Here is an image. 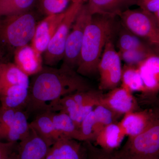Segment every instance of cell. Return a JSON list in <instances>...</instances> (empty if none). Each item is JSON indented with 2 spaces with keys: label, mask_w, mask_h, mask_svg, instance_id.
Here are the masks:
<instances>
[{
  "label": "cell",
  "mask_w": 159,
  "mask_h": 159,
  "mask_svg": "<svg viewBox=\"0 0 159 159\" xmlns=\"http://www.w3.org/2000/svg\"><path fill=\"white\" fill-rule=\"evenodd\" d=\"M91 89L82 76L64 63L60 68L43 67L30 83L25 107L29 112L39 113L47 110V102L76 92Z\"/></svg>",
  "instance_id": "cell-1"
},
{
  "label": "cell",
  "mask_w": 159,
  "mask_h": 159,
  "mask_svg": "<svg viewBox=\"0 0 159 159\" xmlns=\"http://www.w3.org/2000/svg\"><path fill=\"white\" fill-rule=\"evenodd\" d=\"M115 18L100 14L91 16L86 27L76 70L81 76L98 74V64L104 47L115 31Z\"/></svg>",
  "instance_id": "cell-2"
},
{
  "label": "cell",
  "mask_w": 159,
  "mask_h": 159,
  "mask_svg": "<svg viewBox=\"0 0 159 159\" xmlns=\"http://www.w3.org/2000/svg\"><path fill=\"white\" fill-rule=\"evenodd\" d=\"M36 26L35 16L29 11L0 16V58L5 62L17 49L31 42Z\"/></svg>",
  "instance_id": "cell-3"
},
{
  "label": "cell",
  "mask_w": 159,
  "mask_h": 159,
  "mask_svg": "<svg viewBox=\"0 0 159 159\" xmlns=\"http://www.w3.org/2000/svg\"><path fill=\"white\" fill-rule=\"evenodd\" d=\"M120 153L134 159H159V109L145 130L128 138Z\"/></svg>",
  "instance_id": "cell-4"
},
{
  "label": "cell",
  "mask_w": 159,
  "mask_h": 159,
  "mask_svg": "<svg viewBox=\"0 0 159 159\" xmlns=\"http://www.w3.org/2000/svg\"><path fill=\"white\" fill-rule=\"evenodd\" d=\"M123 27L159 53V24L154 15L139 8L119 16Z\"/></svg>",
  "instance_id": "cell-5"
},
{
  "label": "cell",
  "mask_w": 159,
  "mask_h": 159,
  "mask_svg": "<svg viewBox=\"0 0 159 159\" xmlns=\"http://www.w3.org/2000/svg\"><path fill=\"white\" fill-rule=\"evenodd\" d=\"M84 4L80 0H74L65 11L63 18L44 53V61L47 65H55L63 59L69 33Z\"/></svg>",
  "instance_id": "cell-6"
},
{
  "label": "cell",
  "mask_w": 159,
  "mask_h": 159,
  "mask_svg": "<svg viewBox=\"0 0 159 159\" xmlns=\"http://www.w3.org/2000/svg\"><path fill=\"white\" fill-rule=\"evenodd\" d=\"M122 70V60L111 38L106 44L98 64L99 90L109 91L119 87Z\"/></svg>",
  "instance_id": "cell-7"
},
{
  "label": "cell",
  "mask_w": 159,
  "mask_h": 159,
  "mask_svg": "<svg viewBox=\"0 0 159 159\" xmlns=\"http://www.w3.org/2000/svg\"><path fill=\"white\" fill-rule=\"evenodd\" d=\"M91 16L85 4H84L69 33L63 59L64 63L72 68H77L86 27Z\"/></svg>",
  "instance_id": "cell-8"
},
{
  "label": "cell",
  "mask_w": 159,
  "mask_h": 159,
  "mask_svg": "<svg viewBox=\"0 0 159 159\" xmlns=\"http://www.w3.org/2000/svg\"><path fill=\"white\" fill-rule=\"evenodd\" d=\"M137 66L145 89L142 97L147 100H155L159 93V53L150 54Z\"/></svg>",
  "instance_id": "cell-9"
},
{
  "label": "cell",
  "mask_w": 159,
  "mask_h": 159,
  "mask_svg": "<svg viewBox=\"0 0 159 159\" xmlns=\"http://www.w3.org/2000/svg\"><path fill=\"white\" fill-rule=\"evenodd\" d=\"M99 102L122 116L140 110L139 102L133 93L121 86L103 93Z\"/></svg>",
  "instance_id": "cell-10"
},
{
  "label": "cell",
  "mask_w": 159,
  "mask_h": 159,
  "mask_svg": "<svg viewBox=\"0 0 159 159\" xmlns=\"http://www.w3.org/2000/svg\"><path fill=\"white\" fill-rule=\"evenodd\" d=\"M52 145L30 127L28 135L17 145L18 159H46Z\"/></svg>",
  "instance_id": "cell-11"
},
{
  "label": "cell",
  "mask_w": 159,
  "mask_h": 159,
  "mask_svg": "<svg viewBox=\"0 0 159 159\" xmlns=\"http://www.w3.org/2000/svg\"><path fill=\"white\" fill-rule=\"evenodd\" d=\"M65 11L60 14L48 16L36 26L31 45L40 54L44 53L47 50L64 16Z\"/></svg>",
  "instance_id": "cell-12"
},
{
  "label": "cell",
  "mask_w": 159,
  "mask_h": 159,
  "mask_svg": "<svg viewBox=\"0 0 159 159\" xmlns=\"http://www.w3.org/2000/svg\"><path fill=\"white\" fill-rule=\"evenodd\" d=\"M157 107L144 110L131 112L125 114L119 121L125 136H136L145 130L153 120L156 113Z\"/></svg>",
  "instance_id": "cell-13"
},
{
  "label": "cell",
  "mask_w": 159,
  "mask_h": 159,
  "mask_svg": "<svg viewBox=\"0 0 159 159\" xmlns=\"http://www.w3.org/2000/svg\"><path fill=\"white\" fill-rule=\"evenodd\" d=\"M84 142L75 139H59L51 146L46 159H87Z\"/></svg>",
  "instance_id": "cell-14"
},
{
  "label": "cell",
  "mask_w": 159,
  "mask_h": 159,
  "mask_svg": "<svg viewBox=\"0 0 159 159\" xmlns=\"http://www.w3.org/2000/svg\"><path fill=\"white\" fill-rule=\"evenodd\" d=\"M136 5V0H88L85 4L91 15L100 14L112 17L119 16Z\"/></svg>",
  "instance_id": "cell-15"
},
{
  "label": "cell",
  "mask_w": 159,
  "mask_h": 159,
  "mask_svg": "<svg viewBox=\"0 0 159 159\" xmlns=\"http://www.w3.org/2000/svg\"><path fill=\"white\" fill-rule=\"evenodd\" d=\"M14 58L15 64L29 77L37 74L43 67L41 54L29 44L17 49Z\"/></svg>",
  "instance_id": "cell-16"
},
{
  "label": "cell",
  "mask_w": 159,
  "mask_h": 159,
  "mask_svg": "<svg viewBox=\"0 0 159 159\" xmlns=\"http://www.w3.org/2000/svg\"><path fill=\"white\" fill-rule=\"evenodd\" d=\"M125 136L119 122H115L106 125L99 131L94 144L106 150L113 151L118 150Z\"/></svg>",
  "instance_id": "cell-17"
},
{
  "label": "cell",
  "mask_w": 159,
  "mask_h": 159,
  "mask_svg": "<svg viewBox=\"0 0 159 159\" xmlns=\"http://www.w3.org/2000/svg\"><path fill=\"white\" fill-rule=\"evenodd\" d=\"M29 88L21 85H12L0 88L1 107L5 108L21 109L25 107Z\"/></svg>",
  "instance_id": "cell-18"
},
{
  "label": "cell",
  "mask_w": 159,
  "mask_h": 159,
  "mask_svg": "<svg viewBox=\"0 0 159 159\" xmlns=\"http://www.w3.org/2000/svg\"><path fill=\"white\" fill-rule=\"evenodd\" d=\"M51 114L54 128L59 139H72L79 141V127L67 114L61 111H51Z\"/></svg>",
  "instance_id": "cell-19"
},
{
  "label": "cell",
  "mask_w": 159,
  "mask_h": 159,
  "mask_svg": "<svg viewBox=\"0 0 159 159\" xmlns=\"http://www.w3.org/2000/svg\"><path fill=\"white\" fill-rule=\"evenodd\" d=\"M30 126L37 134L52 145L59 138L54 128L51 111L46 110L38 113Z\"/></svg>",
  "instance_id": "cell-20"
},
{
  "label": "cell",
  "mask_w": 159,
  "mask_h": 159,
  "mask_svg": "<svg viewBox=\"0 0 159 159\" xmlns=\"http://www.w3.org/2000/svg\"><path fill=\"white\" fill-rule=\"evenodd\" d=\"M21 85L29 89V77L15 64L4 62L0 69V88L12 85Z\"/></svg>",
  "instance_id": "cell-21"
},
{
  "label": "cell",
  "mask_w": 159,
  "mask_h": 159,
  "mask_svg": "<svg viewBox=\"0 0 159 159\" xmlns=\"http://www.w3.org/2000/svg\"><path fill=\"white\" fill-rule=\"evenodd\" d=\"M30 130L26 114L22 109L16 111L13 122L6 135V142H17L25 139Z\"/></svg>",
  "instance_id": "cell-22"
},
{
  "label": "cell",
  "mask_w": 159,
  "mask_h": 159,
  "mask_svg": "<svg viewBox=\"0 0 159 159\" xmlns=\"http://www.w3.org/2000/svg\"><path fill=\"white\" fill-rule=\"evenodd\" d=\"M121 86L130 91L144 93V84L137 66L124 64L122 67Z\"/></svg>",
  "instance_id": "cell-23"
},
{
  "label": "cell",
  "mask_w": 159,
  "mask_h": 159,
  "mask_svg": "<svg viewBox=\"0 0 159 159\" xmlns=\"http://www.w3.org/2000/svg\"><path fill=\"white\" fill-rule=\"evenodd\" d=\"M124 28L119 33L117 44L118 51L137 49H154L140 38Z\"/></svg>",
  "instance_id": "cell-24"
},
{
  "label": "cell",
  "mask_w": 159,
  "mask_h": 159,
  "mask_svg": "<svg viewBox=\"0 0 159 159\" xmlns=\"http://www.w3.org/2000/svg\"><path fill=\"white\" fill-rule=\"evenodd\" d=\"M36 0H3L0 2V16L29 11Z\"/></svg>",
  "instance_id": "cell-25"
},
{
  "label": "cell",
  "mask_w": 159,
  "mask_h": 159,
  "mask_svg": "<svg viewBox=\"0 0 159 159\" xmlns=\"http://www.w3.org/2000/svg\"><path fill=\"white\" fill-rule=\"evenodd\" d=\"M93 111L83 120L79 127V141L94 142L100 131Z\"/></svg>",
  "instance_id": "cell-26"
},
{
  "label": "cell",
  "mask_w": 159,
  "mask_h": 159,
  "mask_svg": "<svg viewBox=\"0 0 159 159\" xmlns=\"http://www.w3.org/2000/svg\"><path fill=\"white\" fill-rule=\"evenodd\" d=\"M93 111L100 130L106 125L119 122L118 120L123 116L99 101L94 108Z\"/></svg>",
  "instance_id": "cell-27"
},
{
  "label": "cell",
  "mask_w": 159,
  "mask_h": 159,
  "mask_svg": "<svg viewBox=\"0 0 159 159\" xmlns=\"http://www.w3.org/2000/svg\"><path fill=\"white\" fill-rule=\"evenodd\" d=\"M40 10L47 16L66 11L74 0H37Z\"/></svg>",
  "instance_id": "cell-28"
},
{
  "label": "cell",
  "mask_w": 159,
  "mask_h": 159,
  "mask_svg": "<svg viewBox=\"0 0 159 159\" xmlns=\"http://www.w3.org/2000/svg\"><path fill=\"white\" fill-rule=\"evenodd\" d=\"M122 61L125 64L137 66L150 54L158 53L153 49H137L118 51Z\"/></svg>",
  "instance_id": "cell-29"
},
{
  "label": "cell",
  "mask_w": 159,
  "mask_h": 159,
  "mask_svg": "<svg viewBox=\"0 0 159 159\" xmlns=\"http://www.w3.org/2000/svg\"><path fill=\"white\" fill-rule=\"evenodd\" d=\"M84 143L86 148L87 159H121L117 153V150L110 151L98 147L92 142Z\"/></svg>",
  "instance_id": "cell-30"
},
{
  "label": "cell",
  "mask_w": 159,
  "mask_h": 159,
  "mask_svg": "<svg viewBox=\"0 0 159 159\" xmlns=\"http://www.w3.org/2000/svg\"><path fill=\"white\" fill-rule=\"evenodd\" d=\"M17 110L0 107V141L5 140Z\"/></svg>",
  "instance_id": "cell-31"
},
{
  "label": "cell",
  "mask_w": 159,
  "mask_h": 159,
  "mask_svg": "<svg viewBox=\"0 0 159 159\" xmlns=\"http://www.w3.org/2000/svg\"><path fill=\"white\" fill-rule=\"evenodd\" d=\"M136 5L152 14L159 10V0H136Z\"/></svg>",
  "instance_id": "cell-32"
},
{
  "label": "cell",
  "mask_w": 159,
  "mask_h": 159,
  "mask_svg": "<svg viewBox=\"0 0 159 159\" xmlns=\"http://www.w3.org/2000/svg\"><path fill=\"white\" fill-rule=\"evenodd\" d=\"M17 142L0 141V159H7L14 152Z\"/></svg>",
  "instance_id": "cell-33"
},
{
  "label": "cell",
  "mask_w": 159,
  "mask_h": 159,
  "mask_svg": "<svg viewBox=\"0 0 159 159\" xmlns=\"http://www.w3.org/2000/svg\"><path fill=\"white\" fill-rule=\"evenodd\" d=\"M117 153H118L119 157H120V158L121 159H134L131 158L129 157L126 156L120 153V152L119 151V150H118V149L117 150Z\"/></svg>",
  "instance_id": "cell-34"
},
{
  "label": "cell",
  "mask_w": 159,
  "mask_h": 159,
  "mask_svg": "<svg viewBox=\"0 0 159 159\" xmlns=\"http://www.w3.org/2000/svg\"><path fill=\"white\" fill-rule=\"evenodd\" d=\"M7 159H18L17 152H14Z\"/></svg>",
  "instance_id": "cell-35"
},
{
  "label": "cell",
  "mask_w": 159,
  "mask_h": 159,
  "mask_svg": "<svg viewBox=\"0 0 159 159\" xmlns=\"http://www.w3.org/2000/svg\"><path fill=\"white\" fill-rule=\"evenodd\" d=\"M154 15L155 16L156 18L157 21L158 23L159 24V10L155 13H154Z\"/></svg>",
  "instance_id": "cell-36"
},
{
  "label": "cell",
  "mask_w": 159,
  "mask_h": 159,
  "mask_svg": "<svg viewBox=\"0 0 159 159\" xmlns=\"http://www.w3.org/2000/svg\"><path fill=\"white\" fill-rule=\"evenodd\" d=\"M156 102L157 106L156 107H157L159 109V97H158L157 99Z\"/></svg>",
  "instance_id": "cell-37"
},
{
  "label": "cell",
  "mask_w": 159,
  "mask_h": 159,
  "mask_svg": "<svg viewBox=\"0 0 159 159\" xmlns=\"http://www.w3.org/2000/svg\"><path fill=\"white\" fill-rule=\"evenodd\" d=\"M4 62H4V61H3L2 60V59H1V58H0V69H1V65H2V64Z\"/></svg>",
  "instance_id": "cell-38"
},
{
  "label": "cell",
  "mask_w": 159,
  "mask_h": 159,
  "mask_svg": "<svg viewBox=\"0 0 159 159\" xmlns=\"http://www.w3.org/2000/svg\"><path fill=\"white\" fill-rule=\"evenodd\" d=\"M80 1H82L84 3V4H85V3L87 2L88 1V0H80Z\"/></svg>",
  "instance_id": "cell-39"
},
{
  "label": "cell",
  "mask_w": 159,
  "mask_h": 159,
  "mask_svg": "<svg viewBox=\"0 0 159 159\" xmlns=\"http://www.w3.org/2000/svg\"><path fill=\"white\" fill-rule=\"evenodd\" d=\"M3 1V0H0V2H1V1Z\"/></svg>",
  "instance_id": "cell-40"
}]
</instances>
